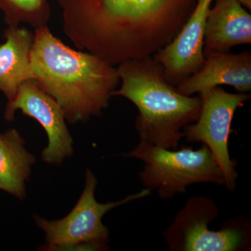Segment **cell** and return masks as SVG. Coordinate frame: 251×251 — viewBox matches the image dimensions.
Wrapping results in <instances>:
<instances>
[{"label":"cell","instance_id":"15","mask_svg":"<svg viewBox=\"0 0 251 251\" xmlns=\"http://www.w3.org/2000/svg\"><path fill=\"white\" fill-rule=\"evenodd\" d=\"M246 9L251 11V0H237Z\"/></svg>","mask_w":251,"mask_h":251},{"label":"cell","instance_id":"9","mask_svg":"<svg viewBox=\"0 0 251 251\" xmlns=\"http://www.w3.org/2000/svg\"><path fill=\"white\" fill-rule=\"evenodd\" d=\"M214 0H198L181 30L153 57L168 82L177 87L202 67L206 20Z\"/></svg>","mask_w":251,"mask_h":251},{"label":"cell","instance_id":"2","mask_svg":"<svg viewBox=\"0 0 251 251\" xmlns=\"http://www.w3.org/2000/svg\"><path fill=\"white\" fill-rule=\"evenodd\" d=\"M30 62L36 80L59 103L70 124L100 116L120 81L117 68L65 45L47 25L35 29Z\"/></svg>","mask_w":251,"mask_h":251},{"label":"cell","instance_id":"6","mask_svg":"<svg viewBox=\"0 0 251 251\" xmlns=\"http://www.w3.org/2000/svg\"><path fill=\"white\" fill-rule=\"evenodd\" d=\"M219 216V209L210 198H190L163 232L171 251H236L249 243V226L239 221L227 223L221 230L209 229Z\"/></svg>","mask_w":251,"mask_h":251},{"label":"cell","instance_id":"5","mask_svg":"<svg viewBox=\"0 0 251 251\" xmlns=\"http://www.w3.org/2000/svg\"><path fill=\"white\" fill-rule=\"evenodd\" d=\"M98 180L93 172H85V187L71 212L62 219L49 221L34 216V222L45 234L41 251H104L108 248L110 232L103 224V216L114 208L148 197L145 188L117 202L100 203L96 200Z\"/></svg>","mask_w":251,"mask_h":251},{"label":"cell","instance_id":"13","mask_svg":"<svg viewBox=\"0 0 251 251\" xmlns=\"http://www.w3.org/2000/svg\"><path fill=\"white\" fill-rule=\"evenodd\" d=\"M16 129L0 133V190L19 200L26 197V184L36 162Z\"/></svg>","mask_w":251,"mask_h":251},{"label":"cell","instance_id":"4","mask_svg":"<svg viewBox=\"0 0 251 251\" xmlns=\"http://www.w3.org/2000/svg\"><path fill=\"white\" fill-rule=\"evenodd\" d=\"M125 157L136 158L145 166L139 177L145 188L155 190L163 201L185 193L191 185H225L224 175L205 145L199 150L183 147L169 150L140 142Z\"/></svg>","mask_w":251,"mask_h":251},{"label":"cell","instance_id":"11","mask_svg":"<svg viewBox=\"0 0 251 251\" xmlns=\"http://www.w3.org/2000/svg\"><path fill=\"white\" fill-rule=\"evenodd\" d=\"M251 43V15L237 0H215L208 14L204 49L229 52Z\"/></svg>","mask_w":251,"mask_h":251},{"label":"cell","instance_id":"7","mask_svg":"<svg viewBox=\"0 0 251 251\" xmlns=\"http://www.w3.org/2000/svg\"><path fill=\"white\" fill-rule=\"evenodd\" d=\"M202 100L201 113L196 122L184 127L188 143H202L210 150L224 175L225 185L234 191L237 184V162L229 152V138L233 132L232 123L237 109L242 108L250 93L232 94L216 87L199 94Z\"/></svg>","mask_w":251,"mask_h":251},{"label":"cell","instance_id":"12","mask_svg":"<svg viewBox=\"0 0 251 251\" xmlns=\"http://www.w3.org/2000/svg\"><path fill=\"white\" fill-rule=\"evenodd\" d=\"M0 45V92L11 101L23 82L36 80L30 52L34 34L24 27H9Z\"/></svg>","mask_w":251,"mask_h":251},{"label":"cell","instance_id":"10","mask_svg":"<svg viewBox=\"0 0 251 251\" xmlns=\"http://www.w3.org/2000/svg\"><path fill=\"white\" fill-rule=\"evenodd\" d=\"M202 67L183 81L176 89L193 96L222 85L234 87L239 93H251V53L233 54L204 49Z\"/></svg>","mask_w":251,"mask_h":251},{"label":"cell","instance_id":"1","mask_svg":"<svg viewBox=\"0 0 251 251\" xmlns=\"http://www.w3.org/2000/svg\"><path fill=\"white\" fill-rule=\"evenodd\" d=\"M198 1L59 0V4L73 44L115 66L152 56L168 45Z\"/></svg>","mask_w":251,"mask_h":251},{"label":"cell","instance_id":"8","mask_svg":"<svg viewBox=\"0 0 251 251\" xmlns=\"http://www.w3.org/2000/svg\"><path fill=\"white\" fill-rule=\"evenodd\" d=\"M17 110L34 119L45 130L49 140L41 152L45 163L61 165L74 154V141L62 108L36 80L25 81L20 86L16 97L6 105L5 120L13 121Z\"/></svg>","mask_w":251,"mask_h":251},{"label":"cell","instance_id":"14","mask_svg":"<svg viewBox=\"0 0 251 251\" xmlns=\"http://www.w3.org/2000/svg\"><path fill=\"white\" fill-rule=\"evenodd\" d=\"M0 9L9 27L27 23L37 29L47 25L51 14L49 0H0Z\"/></svg>","mask_w":251,"mask_h":251},{"label":"cell","instance_id":"3","mask_svg":"<svg viewBox=\"0 0 251 251\" xmlns=\"http://www.w3.org/2000/svg\"><path fill=\"white\" fill-rule=\"evenodd\" d=\"M121 87L112 96H121L138 110L135 129L140 142L176 150L184 138L183 129L198 120L201 97L180 93L168 82L153 56L118 64Z\"/></svg>","mask_w":251,"mask_h":251}]
</instances>
